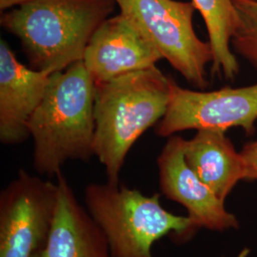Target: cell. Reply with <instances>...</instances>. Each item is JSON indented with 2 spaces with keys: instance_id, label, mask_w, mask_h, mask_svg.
Segmentation results:
<instances>
[{
  "instance_id": "9a60e30c",
  "label": "cell",
  "mask_w": 257,
  "mask_h": 257,
  "mask_svg": "<svg viewBox=\"0 0 257 257\" xmlns=\"http://www.w3.org/2000/svg\"><path fill=\"white\" fill-rule=\"evenodd\" d=\"M247 170L246 180H257V139L247 143L240 152Z\"/></svg>"
},
{
  "instance_id": "5bb4252c",
  "label": "cell",
  "mask_w": 257,
  "mask_h": 257,
  "mask_svg": "<svg viewBox=\"0 0 257 257\" xmlns=\"http://www.w3.org/2000/svg\"><path fill=\"white\" fill-rule=\"evenodd\" d=\"M238 24L231 38L232 51L257 69V0H232Z\"/></svg>"
},
{
  "instance_id": "7a4b0ae2",
  "label": "cell",
  "mask_w": 257,
  "mask_h": 257,
  "mask_svg": "<svg viewBox=\"0 0 257 257\" xmlns=\"http://www.w3.org/2000/svg\"><path fill=\"white\" fill-rule=\"evenodd\" d=\"M93 155L110 183H119L130 150L163 118L170 101V77L157 68L94 83Z\"/></svg>"
},
{
  "instance_id": "30bf717a",
  "label": "cell",
  "mask_w": 257,
  "mask_h": 257,
  "mask_svg": "<svg viewBox=\"0 0 257 257\" xmlns=\"http://www.w3.org/2000/svg\"><path fill=\"white\" fill-rule=\"evenodd\" d=\"M51 74L20 63L6 41L0 42V141L23 143L31 137L29 122L42 100Z\"/></svg>"
},
{
  "instance_id": "5b68a950",
  "label": "cell",
  "mask_w": 257,
  "mask_h": 257,
  "mask_svg": "<svg viewBox=\"0 0 257 257\" xmlns=\"http://www.w3.org/2000/svg\"><path fill=\"white\" fill-rule=\"evenodd\" d=\"M120 13L131 19L162 58L193 87L209 86L207 66L212 63L210 42L193 28V2L175 0H115Z\"/></svg>"
},
{
  "instance_id": "7c38bea8",
  "label": "cell",
  "mask_w": 257,
  "mask_h": 257,
  "mask_svg": "<svg viewBox=\"0 0 257 257\" xmlns=\"http://www.w3.org/2000/svg\"><path fill=\"white\" fill-rule=\"evenodd\" d=\"M184 156L195 175L223 202L235 185L247 178L243 156L225 132L197 131L193 138L185 141Z\"/></svg>"
},
{
  "instance_id": "4fadbf2b",
  "label": "cell",
  "mask_w": 257,
  "mask_h": 257,
  "mask_svg": "<svg viewBox=\"0 0 257 257\" xmlns=\"http://www.w3.org/2000/svg\"><path fill=\"white\" fill-rule=\"evenodd\" d=\"M201 14L208 31L213 60L212 75L233 80L239 74V63L231 48V38L238 24L232 0H192Z\"/></svg>"
},
{
  "instance_id": "277c9868",
  "label": "cell",
  "mask_w": 257,
  "mask_h": 257,
  "mask_svg": "<svg viewBox=\"0 0 257 257\" xmlns=\"http://www.w3.org/2000/svg\"><path fill=\"white\" fill-rule=\"evenodd\" d=\"M85 208L108 242L110 257H155L154 243L166 235L188 239L198 229L189 216L175 215L160 203L119 183H92L85 189Z\"/></svg>"
},
{
  "instance_id": "2e32d148",
  "label": "cell",
  "mask_w": 257,
  "mask_h": 257,
  "mask_svg": "<svg viewBox=\"0 0 257 257\" xmlns=\"http://www.w3.org/2000/svg\"><path fill=\"white\" fill-rule=\"evenodd\" d=\"M32 0H0V9L1 11L10 9L12 7L21 6Z\"/></svg>"
},
{
  "instance_id": "ba28073f",
  "label": "cell",
  "mask_w": 257,
  "mask_h": 257,
  "mask_svg": "<svg viewBox=\"0 0 257 257\" xmlns=\"http://www.w3.org/2000/svg\"><path fill=\"white\" fill-rule=\"evenodd\" d=\"M182 137H170L157 157L159 184L167 198L181 204L195 226L211 230L237 228L236 217L187 164Z\"/></svg>"
},
{
  "instance_id": "8992f818",
  "label": "cell",
  "mask_w": 257,
  "mask_h": 257,
  "mask_svg": "<svg viewBox=\"0 0 257 257\" xmlns=\"http://www.w3.org/2000/svg\"><path fill=\"white\" fill-rule=\"evenodd\" d=\"M58 186L20 170L0 193V257H37L55 221Z\"/></svg>"
},
{
  "instance_id": "3957f363",
  "label": "cell",
  "mask_w": 257,
  "mask_h": 257,
  "mask_svg": "<svg viewBox=\"0 0 257 257\" xmlns=\"http://www.w3.org/2000/svg\"><path fill=\"white\" fill-rule=\"evenodd\" d=\"M115 0H32L1 16V26L19 37L30 68L48 74L81 61Z\"/></svg>"
},
{
  "instance_id": "6da1fadb",
  "label": "cell",
  "mask_w": 257,
  "mask_h": 257,
  "mask_svg": "<svg viewBox=\"0 0 257 257\" xmlns=\"http://www.w3.org/2000/svg\"><path fill=\"white\" fill-rule=\"evenodd\" d=\"M95 84L83 60L51 74L46 92L29 122L34 168L54 177L69 160L93 155Z\"/></svg>"
},
{
  "instance_id": "52a82bcc",
  "label": "cell",
  "mask_w": 257,
  "mask_h": 257,
  "mask_svg": "<svg viewBox=\"0 0 257 257\" xmlns=\"http://www.w3.org/2000/svg\"><path fill=\"white\" fill-rule=\"evenodd\" d=\"M256 121L257 83L204 92L185 89L170 78V101L156 134L170 138L186 130L226 133L241 128L247 136H252Z\"/></svg>"
},
{
  "instance_id": "9c48e42d",
  "label": "cell",
  "mask_w": 257,
  "mask_h": 257,
  "mask_svg": "<svg viewBox=\"0 0 257 257\" xmlns=\"http://www.w3.org/2000/svg\"><path fill=\"white\" fill-rule=\"evenodd\" d=\"M162 59L135 23L119 15L106 19L92 35L83 63L94 83L156 67Z\"/></svg>"
},
{
  "instance_id": "8fae6325",
  "label": "cell",
  "mask_w": 257,
  "mask_h": 257,
  "mask_svg": "<svg viewBox=\"0 0 257 257\" xmlns=\"http://www.w3.org/2000/svg\"><path fill=\"white\" fill-rule=\"evenodd\" d=\"M58 201L45 247L37 257H110L102 230L78 202L64 175H56Z\"/></svg>"
}]
</instances>
